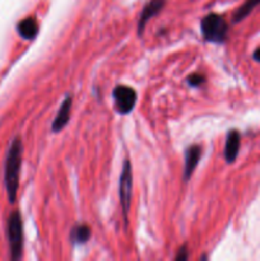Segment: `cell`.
<instances>
[{"label":"cell","mask_w":260,"mask_h":261,"mask_svg":"<svg viewBox=\"0 0 260 261\" xmlns=\"http://www.w3.org/2000/svg\"><path fill=\"white\" fill-rule=\"evenodd\" d=\"M91 237V228L86 224H78L70 232V242L74 245H83Z\"/></svg>","instance_id":"11"},{"label":"cell","mask_w":260,"mask_h":261,"mask_svg":"<svg viewBox=\"0 0 260 261\" xmlns=\"http://www.w3.org/2000/svg\"><path fill=\"white\" fill-rule=\"evenodd\" d=\"M8 241H9L10 257L19 260L23 250V223L22 217L18 211H13L8 218Z\"/></svg>","instance_id":"3"},{"label":"cell","mask_w":260,"mask_h":261,"mask_svg":"<svg viewBox=\"0 0 260 261\" xmlns=\"http://www.w3.org/2000/svg\"><path fill=\"white\" fill-rule=\"evenodd\" d=\"M71 106H73V98H71V96H66L64 98L63 103L59 107L58 114H56L53 125H51V130L54 133L61 132L66 126V124L69 122V119H70Z\"/></svg>","instance_id":"7"},{"label":"cell","mask_w":260,"mask_h":261,"mask_svg":"<svg viewBox=\"0 0 260 261\" xmlns=\"http://www.w3.org/2000/svg\"><path fill=\"white\" fill-rule=\"evenodd\" d=\"M119 196L125 223L127 224V213L130 211L133 196V166L130 160H125L122 163L121 175L119 180Z\"/></svg>","instance_id":"4"},{"label":"cell","mask_w":260,"mask_h":261,"mask_svg":"<svg viewBox=\"0 0 260 261\" xmlns=\"http://www.w3.org/2000/svg\"><path fill=\"white\" fill-rule=\"evenodd\" d=\"M205 82V76L200 73H193L188 76V84L191 87H199Z\"/></svg>","instance_id":"13"},{"label":"cell","mask_w":260,"mask_h":261,"mask_svg":"<svg viewBox=\"0 0 260 261\" xmlns=\"http://www.w3.org/2000/svg\"><path fill=\"white\" fill-rule=\"evenodd\" d=\"M252 58H254V60L259 61V63H260V48L255 50V53L252 54Z\"/></svg>","instance_id":"15"},{"label":"cell","mask_w":260,"mask_h":261,"mask_svg":"<svg viewBox=\"0 0 260 261\" xmlns=\"http://www.w3.org/2000/svg\"><path fill=\"white\" fill-rule=\"evenodd\" d=\"M240 144H241L240 133L237 130H229L226 138V145H224V160L227 163H233L236 161Z\"/></svg>","instance_id":"9"},{"label":"cell","mask_w":260,"mask_h":261,"mask_svg":"<svg viewBox=\"0 0 260 261\" xmlns=\"http://www.w3.org/2000/svg\"><path fill=\"white\" fill-rule=\"evenodd\" d=\"M201 155V147L200 145H190L185 150V167H184V181L188 182L190 180L191 175L194 173V170L198 166Z\"/></svg>","instance_id":"8"},{"label":"cell","mask_w":260,"mask_h":261,"mask_svg":"<svg viewBox=\"0 0 260 261\" xmlns=\"http://www.w3.org/2000/svg\"><path fill=\"white\" fill-rule=\"evenodd\" d=\"M201 35L208 42L223 43L228 33V24L222 15L211 13L201 19Z\"/></svg>","instance_id":"2"},{"label":"cell","mask_w":260,"mask_h":261,"mask_svg":"<svg viewBox=\"0 0 260 261\" xmlns=\"http://www.w3.org/2000/svg\"><path fill=\"white\" fill-rule=\"evenodd\" d=\"M188 257L189 256H188V251H186V247L183 246L180 250H178L177 255L175 256V260L176 261H185V260H188Z\"/></svg>","instance_id":"14"},{"label":"cell","mask_w":260,"mask_h":261,"mask_svg":"<svg viewBox=\"0 0 260 261\" xmlns=\"http://www.w3.org/2000/svg\"><path fill=\"white\" fill-rule=\"evenodd\" d=\"M17 31L20 37L24 40H33L38 33V24L35 18L28 17L18 23Z\"/></svg>","instance_id":"10"},{"label":"cell","mask_w":260,"mask_h":261,"mask_svg":"<svg viewBox=\"0 0 260 261\" xmlns=\"http://www.w3.org/2000/svg\"><path fill=\"white\" fill-rule=\"evenodd\" d=\"M23 145L19 137L14 138L8 149L4 165V184L7 189L8 199L10 203H14L17 199L18 188H19V173L22 167Z\"/></svg>","instance_id":"1"},{"label":"cell","mask_w":260,"mask_h":261,"mask_svg":"<svg viewBox=\"0 0 260 261\" xmlns=\"http://www.w3.org/2000/svg\"><path fill=\"white\" fill-rule=\"evenodd\" d=\"M116 111L121 115H127L134 110L137 103V92L129 86H116L112 91Z\"/></svg>","instance_id":"5"},{"label":"cell","mask_w":260,"mask_h":261,"mask_svg":"<svg viewBox=\"0 0 260 261\" xmlns=\"http://www.w3.org/2000/svg\"><path fill=\"white\" fill-rule=\"evenodd\" d=\"M166 4V0H149L147 4L143 8L142 13L139 15V22H138V36L142 37L143 32H144L145 24L149 19H152L153 17L158 14L161 10L163 9Z\"/></svg>","instance_id":"6"},{"label":"cell","mask_w":260,"mask_h":261,"mask_svg":"<svg viewBox=\"0 0 260 261\" xmlns=\"http://www.w3.org/2000/svg\"><path fill=\"white\" fill-rule=\"evenodd\" d=\"M260 4V0H246L236 12L233 13V17H232V22L233 23H239L241 20H244L257 5Z\"/></svg>","instance_id":"12"}]
</instances>
